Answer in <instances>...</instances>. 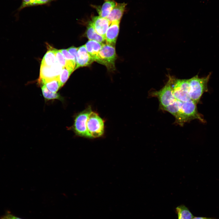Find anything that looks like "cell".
Instances as JSON below:
<instances>
[{
  "label": "cell",
  "mask_w": 219,
  "mask_h": 219,
  "mask_svg": "<svg viewBox=\"0 0 219 219\" xmlns=\"http://www.w3.org/2000/svg\"><path fill=\"white\" fill-rule=\"evenodd\" d=\"M197 104L191 99L184 102L180 101L179 110L174 116L175 123L181 126L195 119L205 123V120L197 110Z\"/></svg>",
  "instance_id": "cell-1"
},
{
  "label": "cell",
  "mask_w": 219,
  "mask_h": 219,
  "mask_svg": "<svg viewBox=\"0 0 219 219\" xmlns=\"http://www.w3.org/2000/svg\"><path fill=\"white\" fill-rule=\"evenodd\" d=\"M210 75V73L207 76L202 78H199L196 75L189 79L190 97L197 104L199 103L203 93L208 90L207 84Z\"/></svg>",
  "instance_id": "cell-2"
},
{
  "label": "cell",
  "mask_w": 219,
  "mask_h": 219,
  "mask_svg": "<svg viewBox=\"0 0 219 219\" xmlns=\"http://www.w3.org/2000/svg\"><path fill=\"white\" fill-rule=\"evenodd\" d=\"M173 96L179 101L184 102L191 99L189 79H180L169 76Z\"/></svg>",
  "instance_id": "cell-3"
},
{
  "label": "cell",
  "mask_w": 219,
  "mask_h": 219,
  "mask_svg": "<svg viewBox=\"0 0 219 219\" xmlns=\"http://www.w3.org/2000/svg\"><path fill=\"white\" fill-rule=\"evenodd\" d=\"M116 58L114 47L103 44L95 61L104 65L110 71L115 69V63Z\"/></svg>",
  "instance_id": "cell-4"
},
{
  "label": "cell",
  "mask_w": 219,
  "mask_h": 219,
  "mask_svg": "<svg viewBox=\"0 0 219 219\" xmlns=\"http://www.w3.org/2000/svg\"><path fill=\"white\" fill-rule=\"evenodd\" d=\"M87 128L90 138L100 137L104 132V121L98 114L92 111L88 117Z\"/></svg>",
  "instance_id": "cell-5"
},
{
  "label": "cell",
  "mask_w": 219,
  "mask_h": 219,
  "mask_svg": "<svg viewBox=\"0 0 219 219\" xmlns=\"http://www.w3.org/2000/svg\"><path fill=\"white\" fill-rule=\"evenodd\" d=\"M151 95L152 96L158 98L162 109L171 104L176 99L173 96L171 82L169 78L162 88L159 90L151 92Z\"/></svg>",
  "instance_id": "cell-6"
},
{
  "label": "cell",
  "mask_w": 219,
  "mask_h": 219,
  "mask_svg": "<svg viewBox=\"0 0 219 219\" xmlns=\"http://www.w3.org/2000/svg\"><path fill=\"white\" fill-rule=\"evenodd\" d=\"M92 111L90 107L77 114L74 120L73 128L77 135L90 138L87 128V122L89 115Z\"/></svg>",
  "instance_id": "cell-7"
},
{
  "label": "cell",
  "mask_w": 219,
  "mask_h": 219,
  "mask_svg": "<svg viewBox=\"0 0 219 219\" xmlns=\"http://www.w3.org/2000/svg\"><path fill=\"white\" fill-rule=\"evenodd\" d=\"M93 61V59L88 53L85 45H82L78 47L74 70L80 67L89 66Z\"/></svg>",
  "instance_id": "cell-8"
},
{
  "label": "cell",
  "mask_w": 219,
  "mask_h": 219,
  "mask_svg": "<svg viewBox=\"0 0 219 219\" xmlns=\"http://www.w3.org/2000/svg\"><path fill=\"white\" fill-rule=\"evenodd\" d=\"M91 21L96 32L105 38L106 31L111 23L106 18L99 16H92Z\"/></svg>",
  "instance_id": "cell-9"
},
{
  "label": "cell",
  "mask_w": 219,
  "mask_h": 219,
  "mask_svg": "<svg viewBox=\"0 0 219 219\" xmlns=\"http://www.w3.org/2000/svg\"><path fill=\"white\" fill-rule=\"evenodd\" d=\"M120 22H113L110 25L106 34V44L115 46L119 32Z\"/></svg>",
  "instance_id": "cell-10"
},
{
  "label": "cell",
  "mask_w": 219,
  "mask_h": 219,
  "mask_svg": "<svg viewBox=\"0 0 219 219\" xmlns=\"http://www.w3.org/2000/svg\"><path fill=\"white\" fill-rule=\"evenodd\" d=\"M127 4L124 2L117 3L106 18L111 23L120 21L126 9Z\"/></svg>",
  "instance_id": "cell-11"
},
{
  "label": "cell",
  "mask_w": 219,
  "mask_h": 219,
  "mask_svg": "<svg viewBox=\"0 0 219 219\" xmlns=\"http://www.w3.org/2000/svg\"><path fill=\"white\" fill-rule=\"evenodd\" d=\"M117 2L113 0H104L101 6H94L99 16L106 18L112 9L116 5Z\"/></svg>",
  "instance_id": "cell-12"
},
{
  "label": "cell",
  "mask_w": 219,
  "mask_h": 219,
  "mask_svg": "<svg viewBox=\"0 0 219 219\" xmlns=\"http://www.w3.org/2000/svg\"><path fill=\"white\" fill-rule=\"evenodd\" d=\"M103 44L95 40H89L85 44L88 53L94 61H95Z\"/></svg>",
  "instance_id": "cell-13"
},
{
  "label": "cell",
  "mask_w": 219,
  "mask_h": 219,
  "mask_svg": "<svg viewBox=\"0 0 219 219\" xmlns=\"http://www.w3.org/2000/svg\"><path fill=\"white\" fill-rule=\"evenodd\" d=\"M48 47V50L44 56L41 64L50 67L54 64L57 61L56 56V49L50 46Z\"/></svg>",
  "instance_id": "cell-14"
},
{
  "label": "cell",
  "mask_w": 219,
  "mask_h": 219,
  "mask_svg": "<svg viewBox=\"0 0 219 219\" xmlns=\"http://www.w3.org/2000/svg\"><path fill=\"white\" fill-rule=\"evenodd\" d=\"M86 35L89 40H93L103 43L105 40V38L99 34L96 31L91 21H89L87 26Z\"/></svg>",
  "instance_id": "cell-15"
},
{
  "label": "cell",
  "mask_w": 219,
  "mask_h": 219,
  "mask_svg": "<svg viewBox=\"0 0 219 219\" xmlns=\"http://www.w3.org/2000/svg\"><path fill=\"white\" fill-rule=\"evenodd\" d=\"M56 76L51 67L41 64L39 82L51 79L58 78Z\"/></svg>",
  "instance_id": "cell-16"
},
{
  "label": "cell",
  "mask_w": 219,
  "mask_h": 219,
  "mask_svg": "<svg viewBox=\"0 0 219 219\" xmlns=\"http://www.w3.org/2000/svg\"><path fill=\"white\" fill-rule=\"evenodd\" d=\"M39 83L44 85L49 90L54 93H56L59 89L61 87L59 77L48 80L43 81Z\"/></svg>",
  "instance_id": "cell-17"
},
{
  "label": "cell",
  "mask_w": 219,
  "mask_h": 219,
  "mask_svg": "<svg viewBox=\"0 0 219 219\" xmlns=\"http://www.w3.org/2000/svg\"><path fill=\"white\" fill-rule=\"evenodd\" d=\"M175 209L178 219H191L194 217L188 208L184 204L178 206Z\"/></svg>",
  "instance_id": "cell-18"
},
{
  "label": "cell",
  "mask_w": 219,
  "mask_h": 219,
  "mask_svg": "<svg viewBox=\"0 0 219 219\" xmlns=\"http://www.w3.org/2000/svg\"><path fill=\"white\" fill-rule=\"evenodd\" d=\"M42 85L41 88L42 93L43 97L45 99L47 100L61 99V97L59 94L50 92L47 89L44 85Z\"/></svg>",
  "instance_id": "cell-19"
},
{
  "label": "cell",
  "mask_w": 219,
  "mask_h": 219,
  "mask_svg": "<svg viewBox=\"0 0 219 219\" xmlns=\"http://www.w3.org/2000/svg\"><path fill=\"white\" fill-rule=\"evenodd\" d=\"M65 67L62 68V70L59 77V79L62 87L68 80L69 77L73 72Z\"/></svg>",
  "instance_id": "cell-20"
},
{
  "label": "cell",
  "mask_w": 219,
  "mask_h": 219,
  "mask_svg": "<svg viewBox=\"0 0 219 219\" xmlns=\"http://www.w3.org/2000/svg\"><path fill=\"white\" fill-rule=\"evenodd\" d=\"M56 0H31L29 7L38 5H50L51 3Z\"/></svg>",
  "instance_id": "cell-21"
},
{
  "label": "cell",
  "mask_w": 219,
  "mask_h": 219,
  "mask_svg": "<svg viewBox=\"0 0 219 219\" xmlns=\"http://www.w3.org/2000/svg\"><path fill=\"white\" fill-rule=\"evenodd\" d=\"M56 56L57 61L62 68L65 67L66 61L60 50L55 49Z\"/></svg>",
  "instance_id": "cell-22"
},
{
  "label": "cell",
  "mask_w": 219,
  "mask_h": 219,
  "mask_svg": "<svg viewBox=\"0 0 219 219\" xmlns=\"http://www.w3.org/2000/svg\"><path fill=\"white\" fill-rule=\"evenodd\" d=\"M65 58L66 62H70L76 63V59L75 57L71 55L67 49L60 50Z\"/></svg>",
  "instance_id": "cell-23"
},
{
  "label": "cell",
  "mask_w": 219,
  "mask_h": 219,
  "mask_svg": "<svg viewBox=\"0 0 219 219\" xmlns=\"http://www.w3.org/2000/svg\"><path fill=\"white\" fill-rule=\"evenodd\" d=\"M31 0H22L21 4L20 6L16 10L17 12L16 14V17L18 15L19 12L23 9L29 7L30 3Z\"/></svg>",
  "instance_id": "cell-24"
},
{
  "label": "cell",
  "mask_w": 219,
  "mask_h": 219,
  "mask_svg": "<svg viewBox=\"0 0 219 219\" xmlns=\"http://www.w3.org/2000/svg\"><path fill=\"white\" fill-rule=\"evenodd\" d=\"M78 49V47H76L74 46L71 47L67 49L70 54L73 56L76 59L77 51Z\"/></svg>",
  "instance_id": "cell-25"
},
{
  "label": "cell",
  "mask_w": 219,
  "mask_h": 219,
  "mask_svg": "<svg viewBox=\"0 0 219 219\" xmlns=\"http://www.w3.org/2000/svg\"><path fill=\"white\" fill-rule=\"evenodd\" d=\"M191 219H218L213 217H193Z\"/></svg>",
  "instance_id": "cell-26"
},
{
  "label": "cell",
  "mask_w": 219,
  "mask_h": 219,
  "mask_svg": "<svg viewBox=\"0 0 219 219\" xmlns=\"http://www.w3.org/2000/svg\"><path fill=\"white\" fill-rule=\"evenodd\" d=\"M6 215L10 219H23L10 214H7Z\"/></svg>",
  "instance_id": "cell-27"
},
{
  "label": "cell",
  "mask_w": 219,
  "mask_h": 219,
  "mask_svg": "<svg viewBox=\"0 0 219 219\" xmlns=\"http://www.w3.org/2000/svg\"><path fill=\"white\" fill-rule=\"evenodd\" d=\"M0 219H10L6 215L0 217Z\"/></svg>",
  "instance_id": "cell-28"
}]
</instances>
